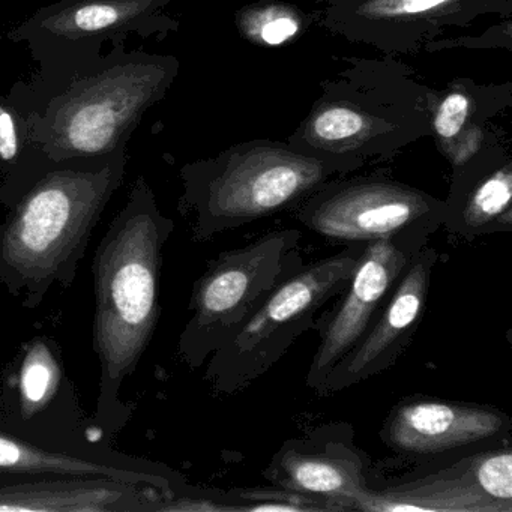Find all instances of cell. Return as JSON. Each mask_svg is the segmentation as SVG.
<instances>
[{
  "mask_svg": "<svg viewBox=\"0 0 512 512\" xmlns=\"http://www.w3.org/2000/svg\"><path fill=\"white\" fill-rule=\"evenodd\" d=\"M176 494L107 479L0 482V512H158Z\"/></svg>",
  "mask_w": 512,
  "mask_h": 512,
  "instance_id": "19",
  "label": "cell"
},
{
  "mask_svg": "<svg viewBox=\"0 0 512 512\" xmlns=\"http://www.w3.org/2000/svg\"><path fill=\"white\" fill-rule=\"evenodd\" d=\"M263 478L275 487L356 511L373 482L367 452L355 442L347 422H331L286 440L272 455Z\"/></svg>",
  "mask_w": 512,
  "mask_h": 512,
  "instance_id": "15",
  "label": "cell"
},
{
  "mask_svg": "<svg viewBox=\"0 0 512 512\" xmlns=\"http://www.w3.org/2000/svg\"><path fill=\"white\" fill-rule=\"evenodd\" d=\"M179 67L175 56L128 50L119 41L55 91L17 106L47 160L103 158L128 149L143 116L166 98Z\"/></svg>",
  "mask_w": 512,
  "mask_h": 512,
  "instance_id": "4",
  "label": "cell"
},
{
  "mask_svg": "<svg viewBox=\"0 0 512 512\" xmlns=\"http://www.w3.org/2000/svg\"><path fill=\"white\" fill-rule=\"evenodd\" d=\"M230 512H335L334 506L295 491L275 487L233 488L227 491Z\"/></svg>",
  "mask_w": 512,
  "mask_h": 512,
  "instance_id": "23",
  "label": "cell"
},
{
  "mask_svg": "<svg viewBox=\"0 0 512 512\" xmlns=\"http://www.w3.org/2000/svg\"><path fill=\"white\" fill-rule=\"evenodd\" d=\"M356 511L512 512L511 443L410 467Z\"/></svg>",
  "mask_w": 512,
  "mask_h": 512,
  "instance_id": "10",
  "label": "cell"
},
{
  "mask_svg": "<svg viewBox=\"0 0 512 512\" xmlns=\"http://www.w3.org/2000/svg\"><path fill=\"white\" fill-rule=\"evenodd\" d=\"M443 227L455 238L475 241L512 232V157L502 137L452 167Z\"/></svg>",
  "mask_w": 512,
  "mask_h": 512,
  "instance_id": "18",
  "label": "cell"
},
{
  "mask_svg": "<svg viewBox=\"0 0 512 512\" xmlns=\"http://www.w3.org/2000/svg\"><path fill=\"white\" fill-rule=\"evenodd\" d=\"M508 413L491 404L427 395L401 398L380 427V440L401 466L511 443Z\"/></svg>",
  "mask_w": 512,
  "mask_h": 512,
  "instance_id": "13",
  "label": "cell"
},
{
  "mask_svg": "<svg viewBox=\"0 0 512 512\" xmlns=\"http://www.w3.org/2000/svg\"><path fill=\"white\" fill-rule=\"evenodd\" d=\"M127 149L50 163L0 224V284L28 310L73 286L95 227L124 184Z\"/></svg>",
  "mask_w": 512,
  "mask_h": 512,
  "instance_id": "2",
  "label": "cell"
},
{
  "mask_svg": "<svg viewBox=\"0 0 512 512\" xmlns=\"http://www.w3.org/2000/svg\"><path fill=\"white\" fill-rule=\"evenodd\" d=\"M364 245H344L332 256L304 263L281 281L206 362L203 379L212 391L239 394L271 371L301 335L314 331L322 308L349 283Z\"/></svg>",
  "mask_w": 512,
  "mask_h": 512,
  "instance_id": "7",
  "label": "cell"
},
{
  "mask_svg": "<svg viewBox=\"0 0 512 512\" xmlns=\"http://www.w3.org/2000/svg\"><path fill=\"white\" fill-rule=\"evenodd\" d=\"M437 91L397 61L356 59L326 80L287 143L335 176L392 160L431 136Z\"/></svg>",
  "mask_w": 512,
  "mask_h": 512,
  "instance_id": "3",
  "label": "cell"
},
{
  "mask_svg": "<svg viewBox=\"0 0 512 512\" xmlns=\"http://www.w3.org/2000/svg\"><path fill=\"white\" fill-rule=\"evenodd\" d=\"M50 163L32 143L25 113L0 95V205L13 206Z\"/></svg>",
  "mask_w": 512,
  "mask_h": 512,
  "instance_id": "21",
  "label": "cell"
},
{
  "mask_svg": "<svg viewBox=\"0 0 512 512\" xmlns=\"http://www.w3.org/2000/svg\"><path fill=\"white\" fill-rule=\"evenodd\" d=\"M335 175L289 143L253 140L217 157L185 164L178 209L191 238L206 242L221 233L293 212Z\"/></svg>",
  "mask_w": 512,
  "mask_h": 512,
  "instance_id": "5",
  "label": "cell"
},
{
  "mask_svg": "<svg viewBox=\"0 0 512 512\" xmlns=\"http://www.w3.org/2000/svg\"><path fill=\"white\" fill-rule=\"evenodd\" d=\"M439 259V251L430 245L419 251L364 337L335 365L317 395L337 394L397 364L424 319L431 277Z\"/></svg>",
  "mask_w": 512,
  "mask_h": 512,
  "instance_id": "17",
  "label": "cell"
},
{
  "mask_svg": "<svg viewBox=\"0 0 512 512\" xmlns=\"http://www.w3.org/2000/svg\"><path fill=\"white\" fill-rule=\"evenodd\" d=\"M236 26L245 40L277 47L295 40L305 26L304 14L292 5L263 0L239 11Z\"/></svg>",
  "mask_w": 512,
  "mask_h": 512,
  "instance_id": "22",
  "label": "cell"
},
{
  "mask_svg": "<svg viewBox=\"0 0 512 512\" xmlns=\"http://www.w3.org/2000/svg\"><path fill=\"white\" fill-rule=\"evenodd\" d=\"M512 106V86L476 85L461 79L437 91L431 136L451 166L469 160L479 149L502 137L490 130L494 119Z\"/></svg>",
  "mask_w": 512,
  "mask_h": 512,
  "instance_id": "20",
  "label": "cell"
},
{
  "mask_svg": "<svg viewBox=\"0 0 512 512\" xmlns=\"http://www.w3.org/2000/svg\"><path fill=\"white\" fill-rule=\"evenodd\" d=\"M22 478L107 479L154 487L176 496L191 488L184 476L163 464L127 457L110 448L55 445L26 436L0 422V482Z\"/></svg>",
  "mask_w": 512,
  "mask_h": 512,
  "instance_id": "16",
  "label": "cell"
},
{
  "mask_svg": "<svg viewBox=\"0 0 512 512\" xmlns=\"http://www.w3.org/2000/svg\"><path fill=\"white\" fill-rule=\"evenodd\" d=\"M430 238L425 233H404L364 245L337 304L317 317L314 331L319 343L305 376L308 388L319 394L329 373L364 337L395 284Z\"/></svg>",
  "mask_w": 512,
  "mask_h": 512,
  "instance_id": "12",
  "label": "cell"
},
{
  "mask_svg": "<svg viewBox=\"0 0 512 512\" xmlns=\"http://www.w3.org/2000/svg\"><path fill=\"white\" fill-rule=\"evenodd\" d=\"M172 0H59L35 11L5 32L4 40L25 44L40 71L17 82L8 97L28 106L95 64L107 43L128 38L164 40L179 23L167 13Z\"/></svg>",
  "mask_w": 512,
  "mask_h": 512,
  "instance_id": "6",
  "label": "cell"
},
{
  "mask_svg": "<svg viewBox=\"0 0 512 512\" xmlns=\"http://www.w3.org/2000/svg\"><path fill=\"white\" fill-rule=\"evenodd\" d=\"M0 422L34 439L70 448H97L98 437L80 410L65 370L61 344L40 335L23 344L5 379Z\"/></svg>",
  "mask_w": 512,
  "mask_h": 512,
  "instance_id": "14",
  "label": "cell"
},
{
  "mask_svg": "<svg viewBox=\"0 0 512 512\" xmlns=\"http://www.w3.org/2000/svg\"><path fill=\"white\" fill-rule=\"evenodd\" d=\"M173 230L172 218L139 176L95 251L92 346L100 382L91 425L98 440L118 434L133 412L122 401V385L136 371L160 320L163 254Z\"/></svg>",
  "mask_w": 512,
  "mask_h": 512,
  "instance_id": "1",
  "label": "cell"
},
{
  "mask_svg": "<svg viewBox=\"0 0 512 512\" xmlns=\"http://www.w3.org/2000/svg\"><path fill=\"white\" fill-rule=\"evenodd\" d=\"M301 239L299 230H274L209 260L194 283L179 337V358L191 370L205 367L269 293L304 265Z\"/></svg>",
  "mask_w": 512,
  "mask_h": 512,
  "instance_id": "8",
  "label": "cell"
},
{
  "mask_svg": "<svg viewBox=\"0 0 512 512\" xmlns=\"http://www.w3.org/2000/svg\"><path fill=\"white\" fill-rule=\"evenodd\" d=\"M511 13L512 0H331L322 23L338 37L394 55L427 50L451 29Z\"/></svg>",
  "mask_w": 512,
  "mask_h": 512,
  "instance_id": "11",
  "label": "cell"
},
{
  "mask_svg": "<svg viewBox=\"0 0 512 512\" xmlns=\"http://www.w3.org/2000/svg\"><path fill=\"white\" fill-rule=\"evenodd\" d=\"M299 224L338 244H367L404 233L433 236L445 202L385 176L331 179L296 211Z\"/></svg>",
  "mask_w": 512,
  "mask_h": 512,
  "instance_id": "9",
  "label": "cell"
}]
</instances>
